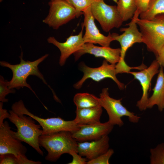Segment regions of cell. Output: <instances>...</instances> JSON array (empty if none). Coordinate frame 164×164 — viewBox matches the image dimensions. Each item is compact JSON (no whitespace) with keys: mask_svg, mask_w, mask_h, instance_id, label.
Segmentation results:
<instances>
[{"mask_svg":"<svg viewBox=\"0 0 164 164\" xmlns=\"http://www.w3.org/2000/svg\"><path fill=\"white\" fill-rule=\"evenodd\" d=\"M8 118L17 128L15 132L11 130L13 136L32 147L42 156L43 152L40 147L39 138L42 135V129L39 124H36L31 116H26L20 113L12 110L9 111Z\"/></svg>","mask_w":164,"mask_h":164,"instance_id":"cell-1","label":"cell"},{"mask_svg":"<svg viewBox=\"0 0 164 164\" xmlns=\"http://www.w3.org/2000/svg\"><path fill=\"white\" fill-rule=\"evenodd\" d=\"M117 8L123 21L132 19L137 8L135 0H118Z\"/></svg>","mask_w":164,"mask_h":164,"instance_id":"cell-21","label":"cell"},{"mask_svg":"<svg viewBox=\"0 0 164 164\" xmlns=\"http://www.w3.org/2000/svg\"><path fill=\"white\" fill-rule=\"evenodd\" d=\"M114 125L108 121L90 125H79V129L71 133L77 141L83 142L99 139L108 135L112 131Z\"/></svg>","mask_w":164,"mask_h":164,"instance_id":"cell-14","label":"cell"},{"mask_svg":"<svg viewBox=\"0 0 164 164\" xmlns=\"http://www.w3.org/2000/svg\"><path fill=\"white\" fill-rule=\"evenodd\" d=\"M160 65L156 60H154L150 66L141 71L138 72H131L128 73L132 74L134 78L139 82L142 87V94L140 100L136 104V106L141 111L145 110L149 99L148 91L151 84V81L154 76L159 73Z\"/></svg>","mask_w":164,"mask_h":164,"instance_id":"cell-13","label":"cell"},{"mask_svg":"<svg viewBox=\"0 0 164 164\" xmlns=\"http://www.w3.org/2000/svg\"><path fill=\"white\" fill-rule=\"evenodd\" d=\"M84 26L82 25V28L78 35H71L65 42H60L53 37H50L47 39L49 43L56 46L60 50L61 55L59 63L60 66H63L67 59L72 54L80 49L84 43L83 38V29Z\"/></svg>","mask_w":164,"mask_h":164,"instance_id":"cell-15","label":"cell"},{"mask_svg":"<svg viewBox=\"0 0 164 164\" xmlns=\"http://www.w3.org/2000/svg\"><path fill=\"white\" fill-rule=\"evenodd\" d=\"M68 1V0H67Z\"/></svg>","mask_w":164,"mask_h":164,"instance_id":"cell-33","label":"cell"},{"mask_svg":"<svg viewBox=\"0 0 164 164\" xmlns=\"http://www.w3.org/2000/svg\"><path fill=\"white\" fill-rule=\"evenodd\" d=\"M98 0H68L75 8L77 12L76 18L83 14V11L90 7L94 2Z\"/></svg>","mask_w":164,"mask_h":164,"instance_id":"cell-24","label":"cell"},{"mask_svg":"<svg viewBox=\"0 0 164 164\" xmlns=\"http://www.w3.org/2000/svg\"><path fill=\"white\" fill-rule=\"evenodd\" d=\"M76 116L74 119L79 125L94 124L100 122V119L102 112V107L77 109Z\"/></svg>","mask_w":164,"mask_h":164,"instance_id":"cell-19","label":"cell"},{"mask_svg":"<svg viewBox=\"0 0 164 164\" xmlns=\"http://www.w3.org/2000/svg\"><path fill=\"white\" fill-rule=\"evenodd\" d=\"M121 52V48L99 46L92 43H86L83 45L80 49L73 54L75 61L77 60L84 54L89 53L96 57L103 58L110 64H116L120 60Z\"/></svg>","mask_w":164,"mask_h":164,"instance_id":"cell-16","label":"cell"},{"mask_svg":"<svg viewBox=\"0 0 164 164\" xmlns=\"http://www.w3.org/2000/svg\"><path fill=\"white\" fill-rule=\"evenodd\" d=\"M105 60H104L102 65L98 67L92 68L87 66L83 63L80 64V70L84 74L82 78L73 85L77 89H80L83 83L88 78L99 82L107 78H111L117 84L120 90L124 89L125 85L117 78L115 68L116 64H109Z\"/></svg>","mask_w":164,"mask_h":164,"instance_id":"cell-11","label":"cell"},{"mask_svg":"<svg viewBox=\"0 0 164 164\" xmlns=\"http://www.w3.org/2000/svg\"><path fill=\"white\" fill-rule=\"evenodd\" d=\"M39 143L47 152L45 159L50 162L56 161L63 154H70L72 151L77 152V141L68 131L42 135L39 138Z\"/></svg>","mask_w":164,"mask_h":164,"instance_id":"cell-3","label":"cell"},{"mask_svg":"<svg viewBox=\"0 0 164 164\" xmlns=\"http://www.w3.org/2000/svg\"><path fill=\"white\" fill-rule=\"evenodd\" d=\"M139 15V14L136 11L131 21L127 24L128 26L120 29L121 31L124 32L122 34L119 35L113 33L114 40L118 42L121 46L120 58L116 66L122 70H127L129 68L124 60L127 50L135 43H142V35L138 30L136 22V18Z\"/></svg>","mask_w":164,"mask_h":164,"instance_id":"cell-8","label":"cell"},{"mask_svg":"<svg viewBox=\"0 0 164 164\" xmlns=\"http://www.w3.org/2000/svg\"><path fill=\"white\" fill-rule=\"evenodd\" d=\"M114 153V150L111 149H109L105 153L99 156L97 158L88 160L87 164H109V159Z\"/></svg>","mask_w":164,"mask_h":164,"instance_id":"cell-26","label":"cell"},{"mask_svg":"<svg viewBox=\"0 0 164 164\" xmlns=\"http://www.w3.org/2000/svg\"><path fill=\"white\" fill-rule=\"evenodd\" d=\"M150 153L151 164H164V143L150 149Z\"/></svg>","mask_w":164,"mask_h":164,"instance_id":"cell-23","label":"cell"},{"mask_svg":"<svg viewBox=\"0 0 164 164\" xmlns=\"http://www.w3.org/2000/svg\"><path fill=\"white\" fill-rule=\"evenodd\" d=\"M109 142L108 135L91 142H79L77 143V152L89 160L94 159L109 149Z\"/></svg>","mask_w":164,"mask_h":164,"instance_id":"cell-17","label":"cell"},{"mask_svg":"<svg viewBox=\"0 0 164 164\" xmlns=\"http://www.w3.org/2000/svg\"><path fill=\"white\" fill-rule=\"evenodd\" d=\"M99 99L100 105L108 113L109 117L108 121L113 125L122 126L124 122L121 118L124 116L127 117L131 122L137 123L139 121L140 117L129 111L123 106L121 99H116L109 96L108 88L102 89Z\"/></svg>","mask_w":164,"mask_h":164,"instance_id":"cell-6","label":"cell"},{"mask_svg":"<svg viewBox=\"0 0 164 164\" xmlns=\"http://www.w3.org/2000/svg\"><path fill=\"white\" fill-rule=\"evenodd\" d=\"M23 53L22 51L19 56L20 61L18 64H11L5 61H0V64L2 67L9 68L12 71V78L10 81H9V87L10 89H19L21 87H26L36 95L30 86L27 83L26 80L30 75L36 76L41 80L45 84L48 86L38 67L39 64L48 56V54H46L32 61H25L23 59Z\"/></svg>","mask_w":164,"mask_h":164,"instance_id":"cell-2","label":"cell"},{"mask_svg":"<svg viewBox=\"0 0 164 164\" xmlns=\"http://www.w3.org/2000/svg\"><path fill=\"white\" fill-rule=\"evenodd\" d=\"M156 56V60L160 66L164 67V45L161 48Z\"/></svg>","mask_w":164,"mask_h":164,"instance_id":"cell-30","label":"cell"},{"mask_svg":"<svg viewBox=\"0 0 164 164\" xmlns=\"http://www.w3.org/2000/svg\"><path fill=\"white\" fill-rule=\"evenodd\" d=\"M156 83L152 89L153 93L149 98L147 108H151L156 105L160 111L164 109V73L163 67H160Z\"/></svg>","mask_w":164,"mask_h":164,"instance_id":"cell-18","label":"cell"},{"mask_svg":"<svg viewBox=\"0 0 164 164\" xmlns=\"http://www.w3.org/2000/svg\"><path fill=\"white\" fill-rule=\"evenodd\" d=\"M0 164H21V163L15 155L7 153L0 155Z\"/></svg>","mask_w":164,"mask_h":164,"instance_id":"cell-27","label":"cell"},{"mask_svg":"<svg viewBox=\"0 0 164 164\" xmlns=\"http://www.w3.org/2000/svg\"><path fill=\"white\" fill-rule=\"evenodd\" d=\"M11 108L13 111L29 116L36 121L42 127V135L50 134L62 131H68L72 133L79 128V125L77 124L74 120L65 121L59 117L43 118L37 116L28 110L21 100L14 103Z\"/></svg>","mask_w":164,"mask_h":164,"instance_id":"cell-5","label":"cell"},{"mask_svg":"<svg viewBox=\"0 0 164 164\" xmlns=\"http://www.w3.org/2000/svg\"><path fill=\"white\" fill-rule=\"evenodd\" d=\"M136 22L142 35V43L148 50L156 55L164 45V14L151 20L136 18Z\"/></svg>","mask_w":164,"mask_h":164,"instance_id":"cell-4","label":"cell"},{"mask_svg":"<svg viewBox=\"0 0 164 164\" xmlns=\"http://www.w3.org/2000/svg\"><path fill=\"white\" fill-rule=\"evenodd\" d=\"M91 12L99 23L102 29L109 32L114 28H118L123 22L116 5L106 4L104 0H98L90 6Z\"/></svg>","mask_w":164,"mask_h":164,"instance_id":"cell-9","label":"cell"},{"mask_svg":"<svg viewBox=\"0 0 164 164\" xmlns=\"http://www.w3.org/2000/svg\"><path fill=\"white\" fill-rule=\"evenodd\" d=\"M7 121L0 124V155L10 153L15 155L21 164H40V161L29 159L26 155V148L21 141L12 136Z\"/></svg>","mask_w":164,"mask_h":164,"instance_id":"cell-7","label":"cell"},{"mask_svg":"<svg viewBox=\"0 0 164 164\" xmlns=\"http://www.w3.org/2000/svg\"><path fill=\"white\" fill-rule=\"evenodd\" d=\"M90 6L83 12L85 27V33L83 36L84 43L98 44L103 46L109 47L111 43L114 40L113 33L110 32L107 36L101 33L97 27L90 9Z\"/></svg>","mask_w":164,"mask_h":164,"instance_id":"cell-12","label":"cell"},{"mask_svg":"<svg viewBox=\"0 0 164 164\" xmlns=\"http://www.w3.org/2000/svg\"><path fill=\"white\" fill-rule=\"evenodd\" d=\"M15 91L14 89H10L9 87V81L5 80L0 76V101L2 102H7L8 99L5 98L9 93H14Z\"/></svg>","mask_w":164,"mask_h":164,"instance_id":"cell-25","label":"cell"},{"mask_svg":"<svg viewBox=\"0 0 164 164\" xmlns=\"http://www.w3.org/2000/svg\"><path fill=\"white\" fill-rule=\"evenodd\" d=\"M50 10L43 22L53 29H57L77 17L75 8L67 0H51Z\"/></svg>","mask_w":164,"mask_h":164,"instance_id":"cell-10","label":"cell"},{"mask_svg":"<svg viewBox=\"0 0 164 164\" xmlns=\"http://www.w3.org/2000/svg\"><path fill=\"white\" fill-rule=\"evenodd\" d=\"M73 101L77 109L101 106L99 98L88 93L76 94L74 97Z\"/></svg>","mask_w":164,"mask_h":164,"instance_id":"cell-20","label":"cell"},{"mask_svg":"<svg viewBox=\"0 0 164 164\" xmlns=\"http://www.w3.org/2000/svg\"><path fill=\"white\" fill-rule=\"evenodd\" d=\"M160 14H164V0H151L147 9L140 14L139 18L151 20Z\"/></svg>","mask_w":164,"mask_h":164,"instance_id":"cell-22","label":"cell"},{"mask_svg":"<svg viewBox=\"0 0 164 164\" xmlns=\"http://www.w3.org/2000/svg\"><path fill=\"white\" fill-rule=\"evenodd\" d=\"M78 153V152L75 151H72L70 152V154L72 156L73 159L72 162L68 163V164H87V159L82 158V156Z\"/></svg>","mask_w":164,"mask_h":164,"instance_id":"cell-28","label":"cell"},{"mask_svg":"<svg viewBox=\"0 0 164 164\" xmlns=\"http://www.w3.org/2000/svg\"><path fill=\"white\" fill-rule=\"evenodd\" d=\"M112 0L116 3H117L118 2V0Z\"/></svg>","mask_w":164,"mask_h":164,"instance_id":"cell-32","label":"cell"},{"mask_svg":"<svg viewBox=\"0 0 164 164\" xmlns=\"http://www.w3.org/2000/svg\"><path fill=\"white\" fill-rule=\"evenodd\" d=\"M3 102H0V124L3 123L4 120L8 118L9 114L7 110L3 108Z\"/></svg>","mask_w":164,"mask_h":164,"instance_id":"cell-31","label":"cell"},{"mask_svg":"<svg viewBox=\"0 0 164 164\" xmlns=\"http://www.w3.org/2000/svg\"><path fill=\"white\" fill-rule=\"evenodd\" d=\"M137 8L136 11L139 13L145 11L147 9L151 0H135Z\"/></svg>","mask_w":164,"mask_h":164,"instance_id":"cell-29","label":"cell"}]
</instances>
